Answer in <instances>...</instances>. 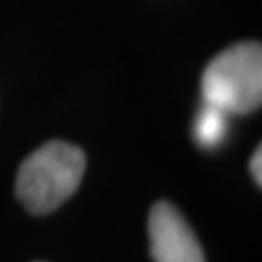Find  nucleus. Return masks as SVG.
I'll list each match as a JSON object with an SVG mask.
<instances>
[{
  "label": "nucleus",
  "mask_w": 262,
  "mask_h": 262,
  "mask_svg": "<svg viewBox=\"0 0 262 262\" xmlns=\"http://www.w3.org/2000/svg\"><path fill=\"white\" fill-rule=\"evenodd\" d=\"M85 171V156L74 144L47 142L18 171L16 194L31 214H49L74 194Z\"/></svg>",
  "instance_id": "nucleus-1"
},
{
  "label": "nucleus",
  "mask_w": 262,
  "mask_h": 262,
  "mask_svg": "<svg viewBox=\"0 0 262 262\" xmlns=\"http://www.w3.org/2000/svg\"><path fill=\"white\" fill-rule=\"evenodd\" d=\"M202 99L229 115H247L262 101V47L245 41L225 49L202 76Z\"/></svg>",
  "instance_id": "nucleus-2"
},
{
  "label": "nucleus",
  "mask_w": 262,
  "mask_h": 262,
  "mask_svg": "<svg viewBox=\"0 0 262 262\" xmlns=\"http://www.w3.org/2000/svg\"><path fill=\"white\" fill-rule=\"evenodd\" d=\"M227 117H229V113H225L224 109H220L215 105H202V109L196 115V121H194V130H192L198 146H202L206 150L220 146L227 134Z\"/></svg>",
  "instance_id": "nucleus-4"
},
{
  "label": "nucleus",
  "mask_w": 262,
  "mask_h": 262,
  "mask_svg": "<svg viewBox=\"0 0 262 262\" xmlns=\"http://www.w3.org/2000/svg\"><path fill=\"white\" fill-rule=\"evenodd\" d=\"M148 233L154 262H206L196 235L177 208L165 200L151 208Z\"/></svg>",
  "instance_id": "nucleus-3"
},
{
  "label": "nucleus",
  "mask_w": 262,
  "mask_h": 262,
  "mask_svg": "<svg viewBox=\"0 0 262 262\" xmlns=\"http://www.w3.org/2000/svg\"><path fill=\"white\" fill-rule=\"evenodd\" d=\"M260 161H262V151H260V146L256 148V151L253 154V159H251V173H253V177L254 181L260 185L262 183V165H260Z\"/></svg>",
  "instance_id": "nucleus-5"
}]
</instances>
